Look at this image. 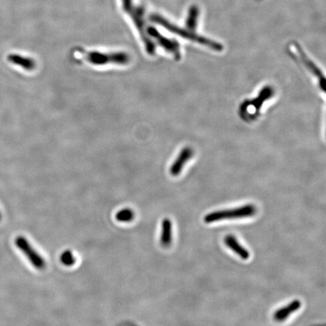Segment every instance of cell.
<instances>
[{
    "instance_id": "cell-1",
    "label": "cell",
    "mask_w": 326,
    "mask_h": 326,
    "mask_svg": "<svg viewBox=\"0 0 326 326\" xmlns=\"http://www.w3.org/2000/svg\"><path fill=\"white\" fill-rule=\"evenodd\" d=\"M150 20L154 23L158 24L160 26L168 30L170 32L179 36L182 37L185 40H190L191 42H196V44H200V45L203 46H206L207 48L214 52H219L223 51V46L219 44L218 42H216L214 40H210V38L200 35V34H196L195 31L190 30L188 28H180V26L172 23L171 22L167 20L162 16H160V14H152V16H150Z\"/></svg>"
},
{
    "instance_id": "cell-2",
    "label": "cell",
    "mask_w": 326,
    "mask_h": 326,
    "mask_svg": "<svg viewBox=\"0 0 326 326\" xmlns=\"http://www.w3.org/2000/svg\"><path fill=\"white\" fill-rule=\"evenodd\" d=\"M256 212L257 208L254 205L248 204L238 208L213 212L204 217V222L206 224H212L223 220L244 218L254 216Z\"/></svg>"
},
{
    "instance_id": "cell-3",
    "label": "cell",
    "mask_w": 326,
    "mask_h": 326,
    "mask_svg": "<svg viewBox=\"0 0 326 326\" xmlns=\"http://www.w3.org/2000/svg\"><path fill=\"white\" fill-rule=\"evenodd\" d=\"M14 243L17 248L26 256V258L36 269L40 270L45 269L46 266L45 259L34 250V247L24 236H19L16 237Z\"/></svg>"
},
{
    "instance_id": "cell-4",
    "label": "cell",
    "mask_w": 326,
    "mask_h": 326,
    "mask_svg": "<svg viewBox=\"0 0 326 326\" xmlns=\"http://www.w3.org/2000/svg\"><path fill=\"white\" fill-rule=\"evenodd\" d=\"M86 60L94 65H105L108 64H126L130 62V58L124 52L102 53L92 52L87 54Z\"/></svg>"
},
{
    "instance_id": "cell-5",
    "label": "cell",
    "mask_w": 326,
    "mask_h": 326,
    "mask_svg": "<svg viewBox=\"0 0 326 326\" xmlns=\"http://www.w3.org/2000/svg\"><path fill=\"white\" fill-rule=\"evenodd\" d=\"M146 32L149 36L156 41L157 44H158L163 50L172 54L176 58H180L182 54H180V45L176 40H172V38L163 36L161 32H158L156 28H152V26L146 29Z\"/></svg>"
},
{
    "instance_id": "cell-6",
    "label": "cell",
    "mask_w": 326,
    "mask_h": 326,
    "mask_svg": "<svg viewBox=\"0 0 326 326\" xmlns=\"http://www.w3.org/2000/svg\"><path fill=\"white\" fill-rule=\"evenodd\" d=\"M294 50L297 51V54L298 56L299 59H300V62L305 65L306 68L310 70L311 71L312 74H314L317 77L318 80V84H320V87L321 88L322 91L326 92V78H324V75L322 74L321 70L316 66L315 64L306 56L303 50L300 48V47L299 46L298 44H294Z\"/></svg>"
},
{
    "instance_id": "cell-7",
    "label": "cell",
    "mask_w": 326,
    "mask_h": 326,
    "mask_svg": "<svg viewBox=\"0 0 326 326\" xmlns=\"http://www.w3.org/2000/svg\"><path fill=\"white\" fill-rule=\"evenodd\" d=\"M224 243L226 246L232 250L238 257L242 260H248L250 258V253L246 248L243 247L234 236L228 235L224 238Z\"/></svg>"
},
{
    "instance_id": "cell-8",
    "label": "cell",
    "mask_w": 326,
    "mask_h": 326,
    "mask_svg": "<svg viewBox=\"0 0 326 326\" xmlns=\"http://www.w3.org/2000/svg\"><path fill=\"white\" fill-rule=\"evenodd\" d=\"M192 150L190 148H186L180 151L178 158L176 161L173 162L172 166L170 168V173L173 176H178L180 174V172L183 170L184 166L186 164V162L192 157Z\"/></svg>"
},
{
    "instance_id": "cell-9",
    "label": "cell",
    "mask_w": 326,
    "mask_h": 326,
    "mask_svg": "<svg viewBox=\"0 0 326 326\" xmlns=\"http://www.w3.org/2000/svg\"><path fill=\"white\" fill-rule=\"evenodd\" d=\"M302 306V302L299 300H294L286 306L280 308L276 311L274 315V320L277 322H283L286 320L293 312L298 310Z\"/></svg>"
},
{
    "instance_id": "cell-10",
    "label": "cell",
    "mask_w": 326,
    "mask_h": 326,
    "mask_svg": "<svg viewBox=\"0 0 326 326\" xmlns=\"http://www.w3.org/2000/svg\"><path fill=\"white\" fill-rule=\"evenodd\" d=\"M172 242V223L170 218H165L162 222L160 243L163 247H168Z\"/></svg>"
},
{
    "instance_id": "cell-11",
    "label": "cell",
    "mask_w": 326,
    "mask_h": 326,
    "mask_svg": "<svg viewBox=\"0 0 326 326\" xmlns=\"http://www.w3.org/2000/svg\"><path fill=\"white\" fill-rule=\"evenodd\" d=\"M8 62L20 66L26 70H32L35 69L36 63L32 59L29 58L24 57L19 54H11L8 56Z\"/></svg>"
},
{
    "instance_id": "cell-12",
    "label": "cell",
    "mask_w": 326,
    "mask_h": 326,
    "mask_svg": "<svg viewBox=\"0 0 326 326\" xmlns=\"http://www.w3.org/2000/svg\"><path fill=\"white\" fill-rule=\"evenodd\" d=\"M200 16V8L197 6H191L190 8L188 10V16H186L185 24L186 28L192 31H195L198 26V18Z\"/></svg>"
},
{
    "instance_id": "cell-13",
    "label": "cell",
    "mask_w": 326,
    "mask_h": 326,
    "mask_svg": "<svg viewBox=\"0 0 326 326\" xmlns=\"http://www.w3.org/2000/svg\"><path fill=\"white\" fill-rule=\"evenodd\" d=\"M134 212L131 208H126L118 211L116 214V219L120 222H130L134 219Z\"/></svg>"
},
{
    "instance_id": "cell-14",
    "label": "cell",
    "mask_w": 326,
    "mask_h": 326,
    "mask_svg": "<svg viewBox=\"0 0 326 326\" xmlns=\"http://www.w3.org/2000/svg\"><path fill=\"white\" fill-rule=\"evenodd\" d=\"M60 260L62 264L66 266H72L75 264L76 259L74 256V253L70 250H65L62 253L60 256Z\"/></svg>"
},
{
    "instance_id": "cell-15",
    "label": "cell",
    "mask_w": 326,
    "mask_h": 326,
    "mask_svg": "<svg viewBox=\"0 0 326 326\" xmlns=\"http://www.w3.org/2000/svg\"><path fill=\"white\" fill-rule=\"evenodd\" d=\"M122 4L125 11L128 12V13L131 12L132 10L134 8L133 0H122Z\"/></svg>"
},
{
    "instance_id": "cell-16",
    "label": "cell",
    "mask_w": 326,
    "mask_h": 326,
    "mask_svg": "<svg viewBox=\"0 0 326 326\" xmlns=\"http://www.w3.org/2000/svg\"><path fill=\"white\" fill-rule=\"evenodd\" d=\"M1 219H2V214L0 212V220H1Z\"/></svg>"
}]
</instances>
